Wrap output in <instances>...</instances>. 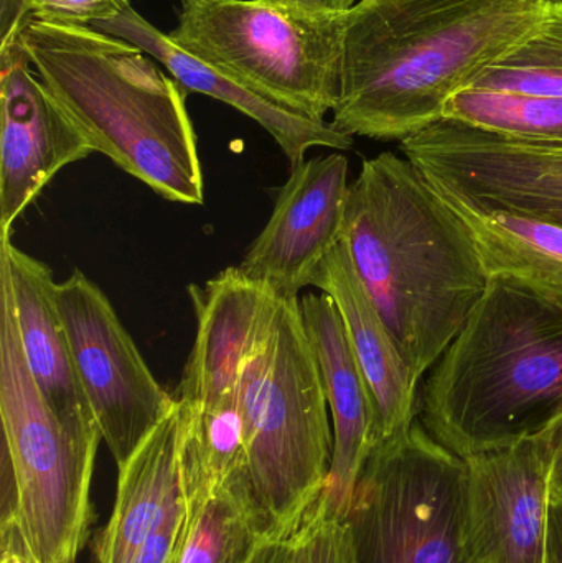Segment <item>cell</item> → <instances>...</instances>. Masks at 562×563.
Segmentation results:
<instances>
[{"instance_id":"1","label":"cell","mask_w":562,"mask_h":563,"mask_svg":"<svg viewBox=\"0 0 562 563\" xmlns=\"http://www.w3.org/2000/svg\"><path fill=\"white\" fill-rule=\"evenodd\" d=\"M562 0H360L343 36L332 125L405 141L541 25Z\"/></svg>"},{"instance_id":"2","label":"cell","mask_w":562,"mask_h":563,"mask_svg":"<svg viewBox=\"0 0 562 563\" xmlns=\"http://www.w3.org/2000/svg\"><path fill=\"white\" fill-rule=\"evenodd\" d=\"M342 243L419 384L487 290L471 230L408 158L385 152L350 184Z\"/></svg>"},{"instance_id":"3","label":"cell","mask_w":562,"mask_h":563,"mask_svg":"<svg viewBox=\"0 0 562 563\" xmlns=\"http://www.w3.org/2000/svg\"><path fill=\"white\" fill-rule=\"evenodd\" d=\"M421 423L461 459L543 433L562 416V300L508 277L429 374Z\"/></svg>"},{"instance_id":"4","label":"cell","mask_w":562,"mask_h":563,"mask_svg":"<svg viewBox=\"0 0 562 563\" xmlns=\"http://www.w3.org/2000/svg\"><path fill=\"white\" fill-rule=\"evenodd\" d=\"M20 38L40 79L96 152L165 200L203 203L188 91L151 55L75 23L30 19Z\"/></svg>"},{"instance_id":"5","label":"cell","mask_w":562,"mask_h":563,"mask_svg":"<svg viewBox=\"0 0 562 563\" xmlns=\"http://www.w3.org/2000/svg\"><path fill=\"white\" fill-rule=\"evenodd\" d=\"M238 399L254 522L266 541L287 538L319 505L333 455L332 416L299 298L280 300L273 324L241 371Z\"/></svg>"},{"instance_id":"6","label":"cell","mask_w":562,"mask_h":563,"mask_svg":"<svg viewBox=\"0 0 562 563\" xmlns=\"http://www.w3.org/2000/svg\"><path fill=\"white\" fill-rule=\"evenodd\" d=\"M2 456L16 515L38 563H76L91 528V483L101 433L63 423L26 366L7 280L0 276Z\"/></svg>"},{"instance_id":"7","label":"cell","mask_w":562,"mask_h":563,"mask_svg":"<svg viewBox=\"0 0 562 563\" xmlns=\"http://www.w3.org/2000/svg\"><path fill=\"white\" fill-rule=\"evenodd\" d=\"M346 19L264 0H180L168 36L271 101L326 121L339 99Z\"/></svg>"},{"instance_id":"8","label":"cell","mask_w":562,"mask_h":563,"mask_svg":"<svg viewBox=\"0 0 562 563\" xmlns=\"http://www.w3.org/2000/svg\"><path fill=\"white\" fill-rule=\"evenodd\" d=\"M343 521L353 563H471L464 459L416 422L372 450Z\"/></svg>"},{"instance_id":"9","label":"cell","mask_w":562,"mask_h":563,"mask_svg":"<svg viewBox=\"0 0 562 563\" xmlns=\"http://www.w3.org/2000/svg\"><path fill=\"white\" fill-rule=\"evenodd\" d=\"M55 298L82 393L121 468L174 412L177 400L155 379L95 282L75 271L68 279L56 282Z\"/></svg>"},{"instance_id":"10","label":"cell","mask_w":562,"mask_h":563,"mask_svg":"<svg viewBox=\"0 0 562 563\" xmlns=\"http://www.w3.org/2000/svg\"><path fill=\"white\" fill-rule=\"evenodd\" d=\"M409 162L436 187L484 210L562 227V142H530L442 121L401 141Z\"/></svg>"},{"instance_id":"11","label":"cell","mask_w":562,"mask_h":563,"mask_svg":"<svg viewBox=\"0 0 562 563\" xmlns=\"http://www.w3.org/2000/svg\"><path fill=\"white\" fill-rule=\"evenodd\" d=\"M30 66L20 35L0 46V236L62 168L96 152Z\"/></svg>"},{"instance_id":"12","label":"cell","mask_w":562,"mask_h":563,"mask_svg":"<svg viewBox=\"0 0 562 563\" xmlns=\"http://www.w3.org/2000/svg\"><path fill=\"white\" fill-rule=\"evenodd\" d=\"M349 194V161L340 152L290 168L269 221L238 266L241 273L283 300L299 298L342 241Z\"/></svg>"},{"instance_id":"13","label":"cell","mask_w":562,"mask_h":563,"mask_svg":"<svg viewBox=\"0 0 562 563\" xmlns=\"http://www.w3.org/2000/svg\"><path fill=\"white\" fill-rule=\"evenodd\" d=\"M464 462L471 563H544L551 488L543 435Z\"/></svg>"},{"instance_id":"14","label":"cell","mask_w":562,"mask_h":563,"mask_svg":"<svg viewBox=\"0 0 562 563\" xmlns=\"http://www.w3.org/2000/svg\"><path fill=\"white\" fill-rule=\"evenodd\" d=\"M190 298L197 334L174 396L180 404L207 406L236 393L241 371L273 324L283 298L244 276L240 267L221 271L203 287L190 285Z\"/></svg>"},{"instance_id":"15","label":"cell","mask_w":562,"mask_h":563,"mask_svg":"<svg viewBox=\"0 0 562 563\" xmlns=\"http://www.w3.org/2000/svg\"><path fill=\"white\" fill-rule=\"evenodd\" d=\"M304 330L322 376L333 427V455L317 508L343 519L366 459L376 445V409L337 305L327 294L299 298Z\"/></svg>"},{"instance_id":"16","label":"cell","mask_w":562,"mask_h":563,"mask_svg":"<svg viewBox=\"0 0 562 563\" xmlns=\"http://www.w3.org/2000/svg\"><path fill=\"white\" fill-rule=\"evenodd\" d=\"M91 26L144 49L188 92L210 96L256 121L279 145L290 168L306 161L310 148L350 151L353 147V137L337 131L332 122L317 121L290 111L227 73L195 58L175 45L168 33L155 29L132 5L125 7L119 15Z\"/></svg>"},{"instance_id":"17","label":"cell","mask_w":562,"mask_h":563,"mask_svg":"<svg viewBox=\"0 0 562 563\" xmlns=\"http://www.w3.org/2000/svg\"><path fill=\"white\" fill-rule=\"evenodd\" d=\"M0 276L7 280L26 366L59 420L79 432L101 433L82 393L71 346L45 263L0 236Z\"/></svg>"},{"instance_id":"18","label":"cell","mask_w":562,"mask_h":563,"mask_svg":"<svg viewBox=\"0 0 562 563\" xmlns=\"http://www.w3.org/2000/svg\"><path fill=\"white\" fill-rule=\"evenodd\" d=\"M337 305L376 409V445L406 435L419 412L418 384L340 241L313 276ZM375 449V446H373Z\"/></svg>"},{"instance_id":"19","label":"cell","mask_w":562,"mask_h":563,"mask_svg":"<svg viewBox=\"0 0 562 563\" xmlns=\"http://www.w3.org/2000/svg\"><path fill=\"white\" fill-rule=\"evenodd\" d=\"M119 470L108 526L96 536V563H131L175 503L184 498L178 468V407Z\"/></svg>"},{"instance_id":"20","label":"cell","mask_w":562,"mask_h":563,"mask_svg":"<svg viewBox=\"0 0 562 563\" xmlns=\"http://www.w3.org/2000/svg\"><path fill=\"white\" fill-rule=\"evenodd\" d=\"M177 407L178 468L185 508L200 505L217 492H230L253 516L250 453L238 390L220 402H177Z\"/></svg>"},{"instance_id":"21","label":"cell","mask_w":562,"mask_h":563,"mask_svg":"<svg viewBox=\"0 0 562 563\" xmlns=\"http://www.w3.org/2000/svg\"><path fill=\"white\" fill-rule=\"evenodd\" d=\"M432 188L467 224L488 277H508L562 300L561 224L484 210L436 185Z\"/></svg>"},{"instance_id":"22","label":"cell","mask_w":562,"mask_h":563,"mask_svg":"<svg viewBox=\"0 0 562 563\" xmlns=\"http://www.w3.org/2000/svg\"><path fill=\"white\" fill-rule=\"evenodd\" d=\"M442 119L517 141L562 142V99L465 88L449 99Z\"/></svg>"},{"instance_id":"23","label":"cell","mask_w":562,"mask_h":563,"mask_svg":"<svg viewBox=\"0 0 562 563\" xmlns=\"http://www.w3.org/2000/svg\"><path fill=\"white\" fill-rule=\"evenodd\" d=\"M263 541L246 505L233 493L217 492L185 508L175 563H246Z\"/></svg>"},{"instance_id":"24","label":"cell","mask_w":562,"mask_h":563,"mask_svg":"<svg viewBox=\"0 0 562 563\" xmlns=\"http://www.w3.org/2000/svg\"><path fill=\"white\" fill-rule=\"evenodd\" d=\"M469 88L562 99V5L478 73Z\"/></svg>"},{"instance_id":"25","label":"cell","mask_w":562,"mask_h":563,"mask_svg":"<svg viewBox=\"0 0 562 563\" xmlns=\"http://www.w3.org/2000/svg\"><path fill=\"white\" fill-rule=\"evenodd\" d=\"M32 19L52 23L95 25L119 15L129 0H26Z\"/></svg>"},{"instance_id":"26","label":"cell","mask_w":562,"mask_h":563,"mask_svg":"<svg viewBox=\"0 0 562 563\" xmlns=\"http://www.w3.org/2000/svg\"><path fill=\"white\" fill-rule=\"evenodd\" d=\"M310 563H353L345 521L330 518L319 508L310 515Z\"/></svg>"},{"instance_id":"27","label":"cell","mask_w":562,"mask_h":563,"mask_svg":"<svg viewBox=\"0 0 562 563\" xmlns=\"http://www.w3.org/2000/svg\"><path fill=\"white\" fill-rule=\"evenodd\" d=\"M185 526L184 498L172 506L154 534L139 549L131 563H175Z\"/></svg>"},{"instance_id":"28","label":"cell","mask_w":562,"mask_h":563,"mask_svg":"<svg viewBox=\"0 0 562 563\" xmlns=\"http://www.w3.org/2000/svg\"><path fill=\"white\" fill-rule=\"evenodd\" d=\"M246 563H310V516L293 536L261 542Z\"/></svg>"},{"instance_id":"29","label":"cell","mask_w":562,"mask_h":563,"mask_svg":"<svg viewBox=\"0 0 562 563\" xmlns=\"http://www.w3.org/2000/svg\"><path fill=\"white\" fill-rule=\"evenodd\" d=\"M0 549L2 563H38L23 534L16 509L0 512Z\"/></svg>"},{"instance_id":"30","label":"cell","mask_w":562,"mask_h":563,"mask_svg":"<svg viewBox=\"0 0 562 563\" xmlns=\"http://www.w3.org/2000/svg\"><path fill=\"white\" fill-rule=\"evenodd\" d=\"M32 19L26 0H0V46L12 42Z\"/></svg>"},{"instance_id":"31","label":"cell","mask_w":562,"mask_h":563,"mask_svg":"<svg viewBox=\"0 0 562 563\" xmlns=\"http://www.w3.org/2000/svg\"><path fill=\"white\" fill-rule=\"evenodd\" d=\"M550 456V488L553 498H562V416L543 433Z\"/></svg>"},{"instance_id":"32","label":"cell","mask_w":562,"mask_h":563,"mask_svg":"<svg viewBox=\"0 0 562 563\" xmlns=\"http://www.w3.org/2000/svg\"><path fill=\"white\" fill-rule=\"evenodd\" d=\"M264 2L313 13V15H342L350 12L360 0H264Z\"/></svg>"},{"instance_id":"33","label":"cell","mask_w":562,"mask_h":563,"mask_svg":"<svg viewBox=\"0 0 562 563\" xmlns=\"http://www.w3.org/2000/svg\"><path fill=\"white\" fill-rule=\"evenodd\" d=\"M544 563H562V498L551 496Z\"/></svg>"}]
</instances>
